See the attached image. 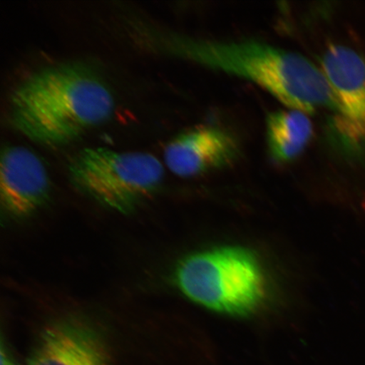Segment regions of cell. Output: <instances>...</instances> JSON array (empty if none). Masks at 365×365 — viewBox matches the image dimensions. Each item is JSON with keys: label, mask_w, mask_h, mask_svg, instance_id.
<instances>
[{"label": "cell", "mask_w": 365, "mask_h": 365, "mask_svg": "<svg viewBox=\"0 0 365 365\" xmlns=\"http://www.w3.org/2000/svg\"><path fill=\"white\" fill-rule=\"evenodd\" d=\"M94 68L65 62L39 68L11 97L14 129L35 143L63 147L110 118L115 103Z\"/></svg>", "instance_id": "7a4b0ae2"}, {"label": "cell", "mask_w": 365, "mask_h": 365, "mask_svg": "<svg viewBox=\"0 0 365 365\" xmlns=\"http://www.w3.org/2000/svg\"><path fill=\"white\" fill-rule=\"evenodd\" d=\"M240 156L239 143L221 128L202 125L182 132L164 150V161L175 175L195 177L222 170Z\"/></svg>", "instance_id": "52a82bcc"}, {"label": "cell", "mask_w": 365, "mask_h": 365, "mask_svg": "<svg viewBox=\"0 0 365 365\" xmlns=\"http://www.w3.org/2000/svg\"><path fill=\"white\" fill-rule=\"evenodd\" d=\"M321 70L336 102L334 126L352 144L365 141V61L354 50L332 44L321 58Z\"/></svg>", "instance_id": "5b68a950"}, {"label": "cell", "mask_w": 365, "mask_h": 365, "mask_svg": "<svg viewBox=\"0 0 365 365\" xmlns=\"http://www.w3.org/2000/svg\"><path fill=\"white\" fill-rule=\"evenodd\" d=\"M26 365H111L93 328L76 319L52 324L42 333Z\"/></svg>", "instance_id": "ba28073f"}, {"label": "cell", "mask_w": 365, "mask_h": 365, "mask_svg": "<svg viewBox=\"0 0 365 365\" xmlns=\"http://www.w3.org/2000/svg\"><path fill=\"white\" fill-rule=\"evenodd\" d=\"M173 277L186 298L228 316H250L266 297L261 264L250 250L240 246L186 255L178 262Z\"/></svg>", "instance_id": "3957f363"}, {"label": "cell", "mask_w": 365, "mask_h": 365, "mask_svg": "<svg viewBox=\"0 0 365 365\" xmlns=\"http://www.w3.org/2000/svg\"><path fill=\"white\" fill-rule=\"evenodd\" d=\"M68 175L76 188L96 202L128 214L157 192L164 170L148 153L93 147L71 158Z\"/></svg>", "instance_id": "277c9868"}, {"label": "cell", "mask_w": 365, "mask_h": 365, "mask_svg": "<svg viewBox=\"0 0 365 365\" xmlns=\"http://www.w3.org/2000/svg\"><path fill=\"white\" fill-rule=\"evenodd\" d=\"M51 182L42 159L33 150L6 145L0 160V198L9 215L24 218L47 203Z\"/></svg>", "instance_id": "8992f818"}, {"label": "cell", "mask_w": 365, "mask_h": 365, "mask_svg": "<svg viewBox=\"0 0 365 365\" xmlns=\"http://www.w3.org/2000/svg\"><path fill=\"white\" fill-rule=\"evenodd\" d=\"M144 35L158 51L253 82L289 108L309 114L336 110L321 68L299 53L251 39L207 40L150 31Z\"/></svg>", "instance_id": "6da1fadb"}, {"label": "cell", "mask_w": 365, "mask_h": 365, "mask_svg": "<svg viewBox=\"0 0 365 365\" xmlns=\"http://www.w3.org/2000/svg\"><path fill=\"white\" fill-rule=\"evenodd\" d=\"M0 354H1V365H17L12 354L3 341L1 342V352H0Z\"/></svg>", "instance_id": "30bf717a"}, {"label": "cell", "mask_w": 365, "mask_h": 365, "mask_svg": "<svg viewBox=\"0 0 365 365\" xmlns=\"http://www.w3.org/2000/svg\"><path fill=\"white\" fill-rule=\"evenodd\" d=\"M267 143L273 161L287 163L304 153L313 136V125L307 113L289 108L268 114Z\"/></svg>", "instance_id": "9c48e42d"}]
</instances>
